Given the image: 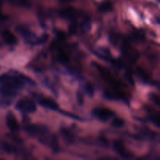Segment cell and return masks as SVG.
Listing matches in <instances>:
<instances>
[{
	"label": "cell",
	"mask_w": 160,
	"mask_h": 160,
	"mask_svg": "<svg viewBox=\"0 0 160 160\" xmlns=\"http://www.w3.org/2000/svg\"><path fill=\"white\" fill-rule=\"evenodd\" d=\"M112 9V4H111V2L106 1L104 2L100 3V6H99V11L102 12H109Z\"/></svg>",
	"instance_id": "obj_17"
},
{
	"label": "cell",
	"mask_w": 160,
	"mask_h": 160,
	"mask_svg": "<svg viewBox=\"0 0 160 160\" xmlns=\"http://www.w3.org/2000/svg\"><path fill=\"white\" fill-rule=\"evenodd\" d=\"M158 23H160V16L158 17Z\"/></svg>",
	"instance_id": "obj_24"
},
{
	"label": "cell",
	"mask_w": 160,
	"mask_h": 160,
	"mask_svg": "<svg viewBox=\"0 0 160 160\" xmlns=\"http://www.w3.org/2000/svg\"><path fill=\"white\" fill-rule=\"evenodd\" d=\"M149 98H150L151 101H152L155 106H157L158 108H160V95L152 93L149 95Z\"/></svg>",
	"instance_id": "obj_20"
},
{
	"label": "cell",
	"mask_w": 160,
	"mask_h": 160,
	"mask_svg": "<svg viewBox=\"0 0 160 160\" xmlns=\"http://www.w3.org/2000/svg\"><path fill=\"white\" fill-rule=\"evenodd\" d=\"M15 4L21 6H29L30 0H13Z\"/></svg>",
	"instance_id": "obj_21"
},
{
	"label": "cell",
	"mask_w": 160,
	"mask_h": 160,
	"mask_svg": "<svg viewBox=\"0 0 160 160\" xmlns=\"http://www.w3.org/2000/svg\"><path fill=\"white\" fill-rule=\"evenodd\" d=\"M92 113L94 117H96L99 120L103 122L107 121L109 119L114 117L115 115V113L112 110H111V109H108V108L102 107H98L93 109Z\"/></svg>",
	"instance_id": "obj_6"
},
{
	"label": "cell",
	"mask_w": 160,
	"mask_h": 160,
	"mask_svg": "<svg viewBox=\"0 0 160 160\" xmlns=\"http://www.w3.org/2000/svg\"><path fill=\"white\" fill-rule=\"evenodd\" d=\"M17 31H18L19 34H20L24 40L28 44L31 45H39V44L45 42L47 39L46 35H43L41 38H38L31 30L25 28L24 26H20L17 28Z\"/></svg>",
	"instance_id": "obj_5"
},
{
	"label": "cell",
	"mask_w": 160,
	"mask_h": 160,
	"mask_svg": "<svg viewBox=\"0 0 160 160\" xmlns=\"http://www.w3.org/2000/svg\"><path fill=\"white\" fill-rule=\"evenodd\" d=\"M6 123L7 128L9 129V131H12V132H17V131H18V123H17V120L13 112H9L6 114Z\"/></svg>",
	"instance_id": "obj_11"
},
{
	"label": "cell",
	"mask_w": 160,
	"mask_h": 160,
	"mask_svg": "<svg viewBox=\"0 0 160 160\" xmlns=\"http://www.w3.org/2000/svg\"><path fill=\"white\" fill-rule=\"evenodd\" d=\"M59 16L63 19L69 20L72 23L73 27L72 30H77L78 25L77 23L79 20H83V19L88 17L87 16L85 15L81 11H78V9H75L73 7H66L64 9H61L59 10Z\"/></svg>",
	"instance_id": "obj_4"
},
{
	"label": "cell",
	"mask_w": 160,
	"mask_h": 160,
	"mask_svg": "<svg viewBox=\"0 0 160 160\" xmlns=\"http://www.w3.org/2000/svg\"><path fill=\"white\" fill-rule=\"evenodd\" d=\"M137 138L141 140L148 141L152 142H160V134L150 131H143L137 135Z\"/></svg>",
	"instance_id": "obj_10"
},
{
	"label": "cell",
	"mask_w": 160,
	"mask_h": 160,
	"mask_svg": "<svg viewBox=\"0 0 160 160\" xmlns=\"http://www.w3.org/2000/svg\"><path fill=\"white\" fill-rule=\"evenodd\" d=\"M61 134L62 135V138H64V140L66 141V142H67V143H72L75 141L74 134L67 129L62 128L61 130Z\"/></svg>",
	"instance_id": "obj_16"
},
{
	"label": "cell",
	"mask_w": 160,
	"mask_h": 160,
	"mask_svg": "<svg viewBox=\"0 0 160 160\" xmlns=\"http://www.w3.org/2000/svg\"><path fill=\"white\" fill-rule=\"evenodd\" d=\"M136 75L138 76V78L141 80L144 83L149 84H155V83L152 81V78H151L150 75L148 74L147 72H146L144 69L141 68V67H138L136 70Z\"/></svg>",
	"instance_id": "obj_15"
},
{
	"label": "cell",
	"mask_w": 160,
	"mask_h": 160,
	"mask_svg": "<svg viewBox=\"0 0 160 160\" xmlns=\"http://www.w3.org/2000/svg\"><path fill=\"white\" fill-rule=\"evenodd\" d=\"M62 2H70V1H72V0H61Z\"/></svg>",
	"instance_id": "obj_23"
},
{
	"label": "cell",
	"mask_w": 160,
	"mask_h": 160,
	"mask_svg": "<svg viewBox=\"0 0 160 160\" xmlns=\"http://www.w3.org/2000/svg\"><path fill=\"white\" fill-rule=\"evenodd\" d=\"M157 1H158V2H160V0H157Z\"/></svg>",
	"instance_id": "obj_25"
},
{
	"label": "cell",
	"mask_w": 160,
	"mask_h": 160,
	"mask_svg": "<svg viewBox=\"0 0 160 160\" xmlns=\"http://www.w3.org/2000/svg\"><path fill=\"white\" fill-rule=\"evenodd\" d=\"M16 109L25 113H32L36 111V106L31 100L20 99L16 104Z\"/></svg>",
	"instance_id": "obj_8"
},
{
	"label": "cell",
	"mask_w": 160,
	"mask_h": 160,
	"mask_svg": "<svg viewBox=\"0 0 160 160\" xmlns=\"http://www.w3.org/2000/svg\"><path fill=\"white\" fill-rule=\"evenodd\" d=\"M150 121L157 128H160V114L153 113L149 116Z\"/></svg>",
	"instance_id": "obj_18"
},
{
	"label": "cell",
	"mask_w": 160,
	"mask_h": 160,
	"mask_svg": "<svg viewBox=\"0 0 160 160\" xmlns=\"http://www.w3.org/2000/svg\"><path fill=\"white\" fill-rule=\"evenodd\" d=\"M111 125L114 128H120L125 125V121L122 119L119 118V117H115V118H113L112 121H111Z\"/></svg>",
	"instance_id": "obj_19"
},
{
	"label": "cell",
	"mask_w": 160,
	"mask_h": 160,
	"mask_svg": "<svg viewBox=\"0 0 160 160\" xmlns=\"http://www.w3.org/2000/svg\"><path fill=\"white\" fill-rule=\"evenodd\" d=\"M1 37L5 43L8 45H14L17 44V40L16 36L9 30H4L1 32Z\"/></svg>",
	"instance_id": "obj_12"
},
{
	"label": "cell",
	"mask_w": 160,
	"mask_h": 160,
	"mask_svg": "<svg viewBox=\"0 0 160 160\" xmlns=\"http://www.w3.org/2000/svg\"><path fill=\"white\" fill-rule=\"evenodd\" d=\"M93 67L97 69L99 74H100V77L103 78L104 81L106 83H108V84L111 86V88L113 89L112 92H114L115 95H117L120 99L125 100V95L122 93V90H121L122 84L119 83V81H117V80L115 78V77L111 74V72H110L108 69L104 67L103 66L100 65V64L97 63V62H93Z\"/></svg>",
	"instance_id": "obj_2"
},
{
	"label": "cell",
	"mask_w": 160,
	"mask_h": 160,
	"mask_svg": "<svg viewBox=\"0 0 160 160\" xmlns=\"http://www.w3.org/2000/svg\"><path fill=\"white\" fill-rule=\"evenodd\" d=\"M56 57L58 62L64 66L68 65L69 62H70V59H69L68 54L62 48H59L56 50Z\"/></svg>",
	"instance_id": "obj_14"
},
{
	"label": "cell",
	"mask_w": 160,
	"mask_h": 160,
	"mask_svg": "<svg viewBox=\"0 0 160 160\" xmlns=\"http://www.w3.org/2000/svg\"><path fill=\"white\" fill-rule=\"evenodd\" d=\"M112 147L114 151L122 159H133L134 156L133 153L129 151L126 147L124 145V144L120 141H115L112 143Z\"/></svg>",
	"instance_id": "obj_7"
},
{
	"label": "cell",
	"mask_w": 160,
	"mask_h": 160,
	"mask_svg": "<svg viewBox=\"0 0 160 160\" xmlns=\"http://www.w3.org/2000/svg\"><path fill=\"white\" fill-rule=\"evenodd\" d=\"M31 84L34 82L30 78L18 72L0 75V94L6 98L16 96L25 86Z\"/></svg>",
	"instance_id": "obj_1"
},
{
	"label": "cell",
	"mask_w": 160,
	"mask_h": 160,
	"mask_svg": "<svg viewBox=\"0 0 160 160\" xmlns=\"http://www.w3.org/2000/svg\"><path fill=\"white\" fill-rule=\"evenodd\" d=\"M39 103L41 106L44 107L45 109H50V110L53 111L59 110V107H58V105L56 104V102L52 99H50V98H42L41 100H39Z\"/></svg>",
	"instance_id": "obj_13"
},
{
	"label": "cell",
	"mask_w": 160,
	"mask_h": 160,
	"mask_svg": "<svg viewBox=\"0 0 160 160\" xmlns=\"http://www.w3.org/2000/svg\"><path fill=\"white\" fill-rule=\"evenodd\" d=\"M24 129L31 137L37 138L42 145L49 140L52 134L48 128L41 124H28L24 127Z\"/></svg>",
	"instance_id": "obj_3"
},
{
	"label": "cell",
	"mask_w": 160,
	"mask_h": 160,
	"mask_svg": "<svg viewBox=\"0 0 160 160\" xmlns=\"http://www.w3.org/2000/svg\"><path fill=\"white\" fill-rule=\"evenodd\" d=\"M121 49H122V52L125 55V57L127 59H130V61H132L133 62H134L138 58V53L133 47L130 45V44L129 43L126 41H123L122 42V45H121Z\"/></svg>",
	"instance_id": "obj_9"
},
{
	"label": "cell",
	"mask_w": 160,
	"mask_h": 160,
	"mask_svg": "<svg viewBox=\"0 0 160 160\" xmlns=\"http://www.w3.org/2000/svg\"><path fill=\"white\" fill-rule=\"evenodd\" d=\"M85 90H86V93H87L89 95H90V96H92V95H93L94 90H93V87L92 86V84H86Z\"/></svg>",
	"instance_id": "obj_22"
}]
</instances>
